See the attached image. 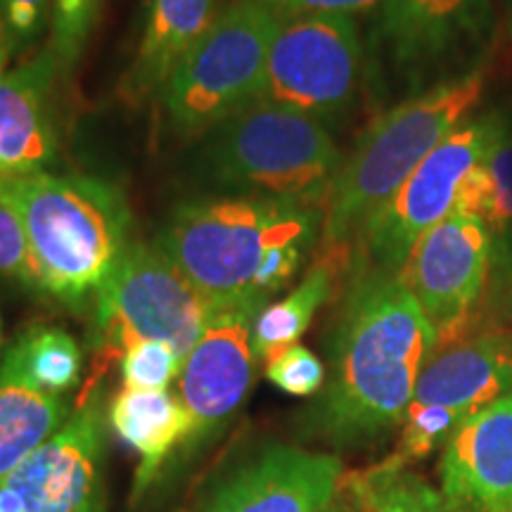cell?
Wrapping results in <instances>:
<instances>
[{"instance_id": "obj_1", "label": "cell", "mask_w": 512, "mask_h": 512, "mask_svg": "<svg viewBox=\"0 0 512 512\" xmlns=\"http://www.w3.org/2000/svg\"><path fill=\"white\" fill-rule=\"evenodd\" d=\"M437 332L399 275L354 273L330 347V380L309 411L311 430L358 444L399 427Z\"/></svg>"}, {"instance_id": "obj_2", "label": "cell", "mask_w": 512, "mask_h": 512, "mask_svg": "<svg viewBox=\"0 0 512 512\" xmlns=\"http://www.w3.org/2000/svg\"><path fill=\"white\" fill-rule=\"evenodd\" d=\"M323 209L285 197L181 204L155 245L214 306H268L320 242Z\"/></svg>"}, {"instance_id": "obj_3", "label": "cell", "mask_w": 512, "mask_h": 512, "mask_svg": "<svg viewBox=\"0 0 512 512\" xmlns=\"http://www.w3.org/2000/svg\"><path fill=\"white\" fill-rule=\"evenodd\" d=\"M486 88L482 67L434 83L382 112L344 159L323 202L320 252L347 254L370 216L406 183L430 152L463 124Z\"/></svg>"}, {"instance_id": "obj_4", "label": "cell", "mask_w": 512, "mask_h": 512, "mask_svg": "<svg viewBox=\"0 0 512 512\" xmlns=\"http://www.w3.org/2000/svg\"><path fill=\"white\" fill-rule=\"evenodd\" d=\"M0 197L24 223L41 292L74 309L86 306L128 247L124 195L100 178L34 171L0 176Z\"/></svg>"}, {"instance_id": "obj_5", "label": "cell", "mask_w": 512, "mask_h": 512, "mask_svg": "<svg viewBox=\"0 0 512 512\" xmlns=\"http://www.w3.org/2000/svg\"><path fill=\"white\" fill-rule=\"evenodd\" d=\"M204 138V169L216 183L320 209L344 164L323 121L271 102H254Z\"/></svg>"}, {"instance_id": "obj_6", "label": "cell", "mask_w": 512, "mask_h": 512, "mask_svg": "<svg viewBox=\"0 0 512 512\" xmlns=\"http://www.w3.org/2000/svg\"><path fill=\"white\" fill-rule=\"evenodd\" d=\"M285 19L264 0H233L166 83L162 100L181 136H207L259 98L268 53Z\"/></svg>"}, {"instance_id": "obj_7", "label": "cell", "mask_w": 512, "mask_h": 512, "mask_svg": "<svg viewBox=\"0 0 512 512\" xmlns=\"http://www.w3.org/2000/svg\"><path fill=\"white\" fill-rule=\"evenodd\" d=\"M498 110L465 119L448 133L406 183L363 223L354 240V273H399L427 230L453 214L458 190L494 138Z\"/></svg>"}, {"instance_id": "obj_8", "label": "cell", "mask_w": 512, "mask_h": 512, "mask_svg": "<svg viewBox=\"0 0 512 512\" xmlns=\"http://www.w3.org/2000/svg\"><path fill=\"white\" fill-rule=\"evenodd\" d=\"M214 304L157 245L128 242L95 294L100 337L121 354L128 339H157L188 358Z\"/></svg>"}, {"instance_id": "obj_9", "label": "cell", "mask_w": 512, "mask_h": 512, "mask_svg": "<svg viewBox=\"0 0 512 512\" xmlns=\"http://www.w3.org/2000/svg\"><path fill=\"white\" fill-rule=\"evenodd\" d=\"M363 74V46L354 17L287 19L273 38L256 102L332 121L354 105Z\"/></svg>"}, {"instance_id": "obj_10", "label": "cell", "mask_w": 512, "mask_h": 512, "mask_svg": "<svg viewBox=\"0 0 512 512\" xmlns=\"http://www.w3.org/2000/svg\"><path fill=\"white\" fill-rule=\"evenodd\" d=\"M491 230L453 211L427 230L399 268V280L437 332V347L470 335L491 268Z\"/></svg>"}, {"instance_id": "obj_11", "label": "cell", "mask_w": 512, "mask_h": 512, "mask_svg": "<svg viewBox=\"0 0 512 512\" xmlns=\"http://www.w3.org/2000/svg\"><path fill=\"white\" fill-rule=\"evenodd\" d=\"M0 512H107L105 420L83 401L0 486Z\"/></svg>"}, {"instance_id": "obj_12", "label": "cell", "mask_w": 512, "mask_h": 512, "mask_svg": "<svg viewBox=\"0 0 512 512\" xmlns=\"http://www.w3.org/2000/svg\"><path fill=\"white\" fill-rule=\"evenodd\" d=\"M261 309L252 302L214 306L202 337L183 361L178 399L190 418V444L214 439L245 406L254 384L252 332Z\"/></svg>"}, {"instance_id": "obj_13", "label": "cell", "mask_w": 512, "mask_h": 512, "mask_svg": "<svg viewBox=\"0 0 512 512\" xmlns=\"http://www.w3.org/2000/svg\"><path fill=\"white\" fill-rule=\"evenodd\" d=\"M494 34V0H382L373 43L411 79L470 62Z\"/></svg>"}, {"instance_id": "obj_14", "label": "cell", "mask_w": 512, "mask_h": 512, "mask_svg": "<svg viewBox=\"0 0 512 512\" xmlns=\"http://www.w3.org/2000/svg\"><path fill=\"white\" fill-rule=\"evenodd\" d=\"M439 484L451 512H512V392L453 432Z\"/></svg>"}, {"instance_id": "obj_15", "label": "cell", "mask_w": 512, "mask_h": 512, "mask_svg": "<svg viewBox=\"0 0 512 512\" xmlns=\"http://www.w3.org/2000/svg\"><path fill=\"white\" fill-rule=\"evenodd\" d=\"M342 475L337 456L278 444L230 475L207 512H323Z\"/></svg>"}, {"instance_id": "obj_16", "label": "cell", "mask_w": 512, "mask_h": 512, "mask_svg": "<svg viewBox=\"0 0 512 512\" xmlns=\"http://www.w3.org/2000/svg\"><path fill=\"white\" fill-rule=\"evenodd\" d=\"M512 392V325L484 328L434 349L415 384L413 406L437 408L460 427Z\"/></svg>"}, {"instance_id": "obj_17", "label": "cell", "mask_w": 512, "mask_h": 512, "mask_svg": "<svg viewBox=\"0 0 512 512\" xmlns=\"http://www.w3.org/2000/svg\"><path fill=\"white\" fill-rule=\"evenodd\" d=\"M60 67L53 50L0 74V176L48 171L57 157L50 88Z\"/></svg>"}, {"instance_id": "obj_18", "label": "cell", "mask_w": 512, "mask_h": 512, "mask_svg": "<svg viewBox=\"0 0 512 512\" xmlns=\"http://www.w3.org/2000/svg\"><path fill=\"white\" fill-rule=\"evenodd\" d=\"M219 12V0H150L136 60L126 74L128 98L143 102L162 95Z\"/></svg>"}, {"instance_id": "obj_19", "label": "cell", "mask_w": 512, "mask_h": 512, "mask_svg": "<svg viewBox=\"0 0 512 512\" xmlns=\"http://www.w3.org/2000/svg\"><path fill=\"white\" fill-rule=\"evenodd\" d=\"M67 415L62 396L38 387L29 375L22 344L15 339L0 361V486L62 430Z\"/></svg>"}, {"instance_id": "obj_20", "label": "cell", "mask_w": 512, "mask_h": 512, "mask_svg": "<svg viewBox=\"0 0 512 512\" xmlns=\"http://www.w3.org/2000/svg\"><path fill=\"white\" fill-rule=\"evenodd\" d=\"M112 430L140 456L136 496L159 475L164 460L190 437V418L181 399L166 389H128L110 406Z\"/></svg>"}, {"instance_id": "obj_21", "label": "cell", "mask_w": 512, "mask_h": 512, "mask_svg": "<svg viewBox=\"0 0 512 512\" xmlns=\"http://www.w3.org/2000/svg\"><path fill=\"white\" fill-rule=\"evenodd\" d=\"M332 505L337 512H451L441 491L394 453L344 472Z\"/></svg>"}, {"instance_id": "obj_22", "label": "cell", "mask_w": 512, "mask_h": 512, "mask_svg": "<svg viewBox=\"0 0 512 512\" xmlns=\"http://www.w3.org/2000/svg\"><path fill=\"white\" fill-rule=\"evenodd\" d=\"M349 259L320 252L304 280L280 302L268 304L254 320L252 344L256 358H271L292 344H297L309 330L313 316L335 292L337 275L349 271Z\"/></svg>"}, {"instance_id": "obj_23", "label": "cell", "mask_w": 512, "mask_h": 512, "mask_svg": "<svg viewBox=\"0 0 512 512\" xmlns=\"http://www.w3.org/2000/svg\"><path fill=\"white\" fill-rule=\"evenodd\" d=\"M458 214L484 221L491 235L512 230V117L498 110L489 147L458 190Z\"/></svg>"}, {"instance_id": "obj_24", "label": "cell", "mask_w": 512, "mask_h": 512, "mask_svg": "<svg viewBox=\"0 0 512 512\" xmlns=\"http://www.w3.org/2000/svg\"><path fill=\"white\" fill-rule=\"evenodd\" d=\"M24 351V366L38 387L64 394L81 377V349L76 339L60 328H31L17 337Z\"/></svg>"}, {"instance_id": "obj_25", "label": "cell", "mask_w": 512, "mask_h": 512, "mask_svg": "<svg viewBox=\"0 0 512 512\" xmlns=\"http://www.w3.org/2000/svg\"><path fill=\"white\" fill-rule=\"evenodd\" d=\"M183 358L157 339H128L121 349V380L128 389H162L181 373Z\"/></svg>"}, {"instance_id": "obj_26", "label": "cell", "mask_w": 512, "mask_h": 512, "mask_svg": "<svg viewBox=\"0 0 512 512\" xmlns=\"http://www.w3.org/2000/svg\"><path fill=\"white\" fill-rule=\"evenodd\" d=\"M102 0H55L53 12V50L62 69L74 67L95 24H98Z\"/></svg>"}, {"instance_id": "obj_27", "label": "cell", "mask_w": 512, "mask_h": 512, "mask_svg": "<svg viewBox=\"0 0 512 512\" xmlns=\"http://www.w3.org/2000/svg\"><path fill=\"white\" fill-rule=\"evenodd\" d=\"M0 278L15 280L27 290L41 292V275L31 242L19 214L0 197Z\"/></svg>"}, {"instance_id": "obj_28", "label": "cell", "mask_w": 512, "mask_h": 512, "mask_svg": "<svg viewBox=\"0 0 512 512\" xmlns=\"http://www.w3.org/2000/svg\"><path fill=\"white\" fill-rule=\"evenodd\" d=\"M266 377L280 392L290 396H313L325 384L323 361L302 344H292L266 361Z\"/></svg>"}, {"instance_id": "obj_29", "label": "cell", "mask_w": 512, "mask_h": 512, "mask_svg": "<svg viewBox=\"0 0 512 512\" xmlns=\"http://www.w3.org/2000/svg\"><path fill=\"white\" fill-rule=\"evenodd\" d=\"M55 0H0L12 50L34 43L46 24H53Z\"/></svg>"}, {"instance_id": "obj_30", "label": "cell", "mask_w": 512, "mask_h": 512, "mask_svg": "<svg viewBox=\"0 0 512 512\" xmlns=\"http://www.w3.org/2000/svg\"><path fill=\"white\" fill-rule=\"evenodd\" d=\"M280 17L294 19L304 15H361L380 8L382 0H264Z\"/></svg>"}, {"instance_id": "obj_31", "label": "cell", "mask_w": 512, "mask_h": 512, "mask_svg": "<svg viewBox=\"0 0 512 512\" xmlns=\"http://www.w3.org/2000/svg\"><path fill=\"white\" fill-rule=\"evenodd\" d=\"M10 53H12L10 34H8V27H5L3 15H0V74L5 72V64H8Z\"/></svg>"}, {"instance_id": "obj_32", "label": "cell", "mask_w": 512, "mask_h": 512, "mask_svg": "<svg viewBox=\"0 0 512 512\" xmlns=\"http://www.w3.org/2000/svg\"><path fill=\"white\" fill-rule=\"evenodd\" d=\"M505 8H508V15L512 17V0H505Z\"/></svg>"}, {"instance_id": "obj_33", "label": "cell", "mask_w": 512, "mask_h": 512, "mask_svg": "<svg viewBox=\"0 0 512 512\" xmlns=\"http://www.w3.org/2000/svg\"><path fill=\"white\" fill-rule=\"evenodd\" d=\"M323 512H337V510H335V505H330V508H325Z\"/></svg>"}, {"instance_id": "obj_34", "label": "cell", "mask_w": 512, "mask_h": 512, "mask_svg": "<svg viewBox=\"0 0 512 512\" xmlns=\"http://www.w3.org/2000/svg\"><path fill=\"white\" fill-rule=\"evenodd\" d=\"M0 335H3V330H0Z\"/></svg>"}]
</instances>
